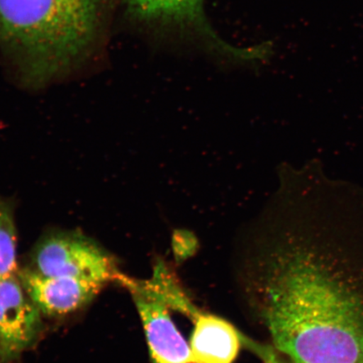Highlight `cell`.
I'll return each instance as SVG.
<instances>
[{"mask_svg":"<svg viewBox=\"0 0 363 363\" xmlns=\"http://www.w3.org/2000/svg\"><path fill=\"white\" fill-rule=\"evenodd\" d=\"M234 264L243 308L263 343L294 363H363V303L331 277L283 216L249 222Z\"/></svg>","mask_w":363,"mask_h":363,"instance_id":"6da1fadb","label":"cell"},{"mask_svg":"<svg viewBox=\"0 0 363 363\" xmlns=\"http://www.w3.org/2000/svg\"><path fill=\"white\" fill-rule=\"evenodd\" d=\"M106 0H0V49L23 87L38 90L87 60Z\"/></svg>","mask_w":363,"mask_h":363,"instance_id":"7a4b0ae2","label":"cell"},{"mask_svg":"<svg viewBox=\"0 0 363 363\" xmlns=\"http://www.w3.org/2000/svg\"><path fill=\"white\" fill-rule=\"evenodd\" d=\"M30 269L45 277L119 282L122 272L113 257L93 240L75 231H53L36 245Z\"/></svg>","mask_w":363,"mask_h":363,"instance_id":"3957f363","label":"cell"},{"mask_svg":"<svg viewBox=\"0 0 363 363\" xmlns=\"http://www.w3.org/2000/svg\"><path fill=\"white\" fill-rule=\"evenodd\" d=\"M120 284L128 289L142 320L154 363H196L191 349L169 315V302L155 277L138 280L122 274Z\"/></svg>","mask_w":363,"mask_h":363,"instance_id":"277c9868","label":"cell"},{"mask_svg":"<svg viewBox=\"0 0 363 363\" xmlns=\"http://www.w3.org/2000/svg\"><path fill=\"white\" fill-rule=\"evenodd\" d=\"M42 315L19 275L0 279V363H11L33 347L43 331Z\"/></svg>","mask_w":363,"mask_h":363,"instance_id":"5b68a950","label":"cell"},{"mask_svg":"<svg viewBox=\"0 0 363 363\" xmlns=\"http://www.w3.org/2000/svg\"><path fill=\"white\" fill-rule=\"evenodd\" d=\"M18 275L26 292L43 315L65 316L87 306L104 286L89 281L45 277L26 267Z\"/></svg>","mask_w":363,"mask_h":363,"instance_id":"8992f818","label":"cell"},{"mask_svg":"<svg viewBox=\"0 0 363 363\" xmlns=\"http://www.w3.org/2000/svg\"><path fill=\"white\" fill-rule=\"evenodd\" d=\"M130 10L142 19L174 23L196 27L206 33L216 45L221 56L233 62L242 58L244 49L235 48L221 42L208 26L203 11V0H127Z\"/></svg>","mask_w":363,"mask_h":363,"instance_id":"52a82bcc","label":"cell"},{"mask_svg":"<svg viewBox=\"0 0 363 363\" xmlns=\"http://www.w3.org/2000/svg\"><path fill=\"white\" fill-rule=\"evenodd\" d=\"M190 340L196 363H233L242 346L240 331L220 317L199 311Z\"/></svg>","mask_w":363,"mask_h":363,"instance_id":"ba28073f","label":"cell"},{"mask_svg":"<svg viewBox=\"0 0 363 363\" xmlns=\"http://www.w3.org/2000/svg\"><path fill=\"white\" fill-rule=\"evenodd\" d=\"M16 201L0 194V279L18 274Z\"/></svg>","mask_w":363,"mask_h":363,"instance_id":"9c48e42d","label":"cell"},{"mask_svg":"<svg viewBox=\"0 0 363 363\" xmlns=\"http://www.w3.org/2000/svg\"><path fill=\"white\" fill-rule=\"evenodd\" d=\"M242 346L260 358L263 363H294L272 348L269 345L258 342L247 335H242Z\"/></svg>","mask_w":363,"mask_h":363,"instance_id":"30bf717a","label":"cell"}]
</instances>
